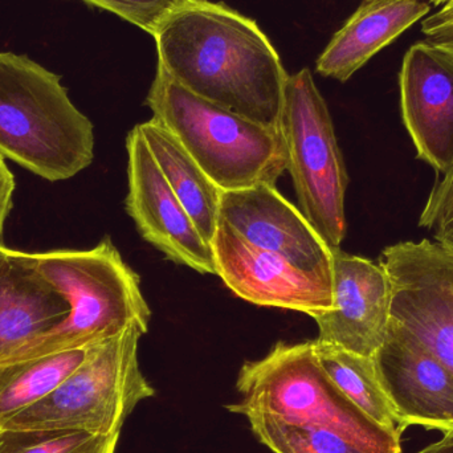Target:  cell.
Segmentation results:
<instances>
[{"instance_id": "7a4b0ae2", "label": "cell", "mask_w": 453, "mask_h": 453, "mask_svg": "<svg viewBox=\"0 0 453 453\" xmlns=\"http://www.w3.org/2000/svg\"><path fill=\"white\" fill-rule=\"evenodd\" d=\"M37 271L68 303L64 321L2 364L85 348L138 325L148 332L151 311L138 274L109 237L90 250L31 253ZM0 364V365H2Z\"/></svg>"}, {"instance_id": "d6986e66", "label": "cell", "mask_w": 453, "mask_h": 453, "mask_svg": "<svg viewBox=\"0 0 453 453\" xmlns=\"http://www.w3.org/2000/svg\"><path fill=\"white\" fill-rule=\"evenodd\" d=\"M93 345L0 365V422L53 393L87 359Z\"/></svg>"}, {"instance_id": "4fadbf2b", "label": "cell", "mask_w": 453, "mask_h": 453, "mask_svg": "<svg viewBox=\"0 0 453 453\" xmlns=\"http://www.w3.org/2000/svg\"><path fill=\"white\" fill-rule=\"evenodd\" d=\"M333 308L316 317L317 340L351 353L372 357L388 338L391 324L390 280L380 264L332 250Z\"/></svg>"}, {"instance_id": "4316f807", "label": "cell", "mask_w": 453, "mask_h": 453, "mask_svg": "<svg viewBox=\"0 0 453 453\" xmlns=\"http://www.w3.org/2000/svg\"><path fill=\"white\" fill-rule=\"evenodd\" d=\"M425 2L430 3V4H434V7H443V5L449 4L452 0H425Z\"/></svg>"}, {"instance_id": "8fae6325", "label": "cell", "mask_w": 453, "mask_h": 453, "mask_svg": "<svg viewBox=\"0 0 453 453\" xmlns=\"http://www.w3.org/2000/svg\"><path fill=\"white\" fill-rule=\"evenodd\" d=\"M372 358L402 430L453 431V372L393 317Z\"/></svg>"}, {"instance_id": "e0dca14e", "label": "cell", "mask_w": 453, "mask_h": 453, "mask_svg": "<svg viewBox=\"0 0 453 453\" xmlns=\"http://www.w3.org/2000/svg\"><path fill=\"white\" fill-rule=\"evenodd\" d=\"M165 180L210 244L220 220L222 190L207 177L180 141L156 119L137 125Z\"/></svg>"}, {"instance_id": "ac0fdd59", "label": "cell", "mask_w": 453, "mask_h": 453, "mask_svg": "<svg viewBox=\"0 0 453 453\" xmlns=\"http://www.w3.org/2000/svg\"><path fill=\"white\" fill-rule=\"evenodd\" d=\"M314 349L319 365L341 393L375 425L402 438L403 430L380 383L374 358L319 340L314 341Z\"/></svg>"}, {"instance_id": "5b68a950", "label": "cell", "mask_w": 453, "mask_h": 453, "mask_svg": "<svg viewBox=\"0 0 453 453\" xmlns=\"http://www.w3.org/2000/svg\"><path fill=\"white\" fill-rule=\"evenodd\" d=\"M234 414L261 412L282 422L332 431L369 453H402V438L359 411L317 358L314 341L279 342L264 358L245 362L236 383Z\"/></svg>"}, {"instance_id": "cb8c5ba5", "label": "cell", "mask_w": 453, "mask_h": 453, "mask_svg": "<svg viewBox=\"0 0 453 453\" xmlns=\"http://www.w3.org/2000/svg\"><path fill=\"white\" fill-rule=\"evenodd\" d=\"M427 42L453 52V8L443 5L426 16L420 24Z\"/></svg>"}, {"instance_id": "3957f363", "label": "cell", "mask_w": 453, "mask_h": 453, "mask_svg": "<svg viewBox=\"0 0 453 453\" xmlns=\"http://www.w3.org/2000/svg\"><path fill=\"white\" fill-rule=\"evenodd\" d=\"M0 156L50 182L73 178L95 158V127L61 76L12 52H0Z\"/></svg>"}, {"instance_id": "2e32d148", "label": "cell", "mask_w": 453, "mask_h": 453, "mask_svg": "<svg viewBox=\"0 0 453 453\" xmlns=\"http://www.w3.org/2000/svg\"><path fill=\"white\" fill-rule=\"evenodd\" d=\"M431 13L425 0H364L317 58V72L345 82Z\"/></svg>"}, {"instance_id": "9c48e42d", "label": "cell", "mask_w": 453, "mask_h": 453, "mask_svg": "<svg viewBox=\"0 0 453 453\" xmlns=\"http://www.w3.org/2000/svg\"><path fill=\"white\" fill-rule=\"evenodd\" d=\"M127 211L141 236L169 260L202 274H217L214 250L202 236L159 170L137 127L129 133Z\"/></svg>"}, {"instance_id": "83f0119b", "label": "cell", "mask_w": 453, "mask_h": 453, "mask_svg": "<svg viewBox=\"0 0 453 453\" xmlns=\"http://www.w3.org/2000/svg\"><path fill=\"white\" fill-rule=\"evenodd\" d=\"M447 5H449V7H452L453 8V0H452L451 3H449V4H447Z\"/></svg>"}, {"instance_id": "9a60e30c", "label": "cell", "mask_w": 453, "mask_h": 453, "mask_svg": "<svg viewBox=\"0 0 453 453\" xmlns=\"http://www.w3.org/2000/svg\"><path fill=\"white\" fill-rule=\"evenodd\" d=\"M69 306L31 253L0 245V364L64 321Z\"/></svg>"}, {"instance_id": "603a6c76", "label": "cell", "mask_w": 453, "mask_h": 453, "mask_svg": "<svg viewBox=\"0 0 453 453\" xmlns=\"http://www.w3.org/2000/svg\"><path fill=\"white\" fill-rule=\"evenodd\" d=\"M419 226L430 231L436 242L453 252V165L431 191Z\"/></svg>"}, {"instance_id": "ba28073f", "label": "cell", "mask_w": 453, "mask_h": 453, "mask_svg": "<svg viewBox=\"0 0 453 453\" xmlns=\"http://www.w3.org/2000/svg\"><path fill=\"white\" fill-rule=\"evenodd\" d=\"M391 317L453 372V252L425 239L385 248Z\"/></svg>"}, {"instance_id": "52a82bcc", "label": "cell", "mask_w": 453, "mask_h": 453, "mask_svg": "<svg viewBox=\"0 0 453 453\" xmlns=\"http://www.w3.org/2000/svg\"><path fill=\"white\" fill-rule=\"evenodd\" d=\"M280 132L300 211L330 250L340 248L349 177L329 108L308 68L288 79Z\"/></svg>"}, {"instance_id": "44dd1931", "label": "cell", "mask_w": 453, "mask_h": 453, "mask_svg": "<svg viewBox=\"0 0 453 453\" xmlns=\"http://www.w3.org/2000/svg\"><path fill=\"white\" fill-rule=\"evenodd\" d=\"M119 435L0 428V453H116Z\"/></svg>"}, {"instance_id": "d4e9b609", "label": "cell", "mask_w": 453, "mask_h": 453, "mask_svg": "<svg viewBox=\"0 0 453 453\" xmlns=\"http://www.w3.org/2000/svg\"><path fill=\"white\" fill-rule=\"evenodd\" d=\"M15 178L5 159L0 156V245H2L4 223L12 210L13 193H15Z\"/></svg>"}, {"instance_id": "6da1fadb", "label": "cell", "mask_w": 453, "mask_h": 453, "mask_svg": "<svg viewBox=\"0 0 453 453\" xmlns=\"http://www.w3.org/2000/svg\"><path fill=\"white\" fill-rule=\"evenodd\" d=\"M158 65L194 95L280 129L289 74L255 20L210 0H188L154 34Z\"/></svg>"}, {"instance_id": "484cf974", "label": "cell", "mask_w": 453, "mask_h": 453, "mask_svg": "<svg viewBox=\"0 0 453 453\" xmlns=\"http://www.w3.org/2000/svg\"><path fill=\"white\" fill-rule=\"evenodd\" d=\"M418 453H453V431L446 433L441 441Z\"/></svg>"}, {"instance_id": "7c38bea8", "label": "cell", "mask_w": 453, "mask_h": 453, "mask_svg": "<svg viewBox=\"0 0 453 453\" xmlns=\"http://www.w3.org/2000/svg\"><path fill=\"white\" fill-rule=\"evenodd\" d=\"M220 219L248 244L332 282V250L303 212L276 188L258 185L242 190H222Z\"/></svg>"}, {"instance_id": "7402d4cb", "label": "cell", "mask_w": 453, "mask_h": 453, "mask_svg": "<svg viewBox=\"0 0 453 453\" xmlns=\"http://www.w3.org/2000/svg\"><path fill=\"white\" fill-rule=\"evenodd\" d=\"M108 11L154 36L165 19L188 0H81Z\"/></svg>"}, {"instance_id": "8992f818", "label": "cell", "mask_w": 453, "mask_h": 453, "mask_svg": "<svg viewBox=\"0 0 453 453\" xmlns=\"http://www.w3.org/2000/svg\"><path fill=\"white\" fill-rule=\"evenodd\" d=\"M138 325L95 343L84 362L50 395L5 418L0 428L71 430L116 435L135 406L156 395L138 362Z\"/></svg>"}, {"instance_id": "ffe728a7", "label": "cell", "mask_w": 453, "mask_h": 453, "mask_svg": "<svg viewBox=\"0 0 453 453\" xmlns=\"http://www.w3.org/2000/svg\"><path fill=\"white\" fill-rule=\"evenodd\" d=\"M244 417L256 438L274 453H369L332 431L292 425L261 412Z\"/></svg>"}, {"instance_id": "5bb4252c", "label": "cell", "mask_w": 453, "mask_h": 453, "mask_svg": "<svg viewBox=\"0 0 453 453\" xmlns=\"http://www.w3.org/2000/svg\"><path fill=\"white\" fill-rule=\"evenodd\" d=\"M399 93L418 158L444 174L453 165V52L426 39L412 44L402 61Z\"/></svg>"}, {"instance_id": "30bf717a", "label": "cell", "mask_w": 453, "mask_h": 453, "mask_svg": "<svg viewBox=\"0 0 453 453\" xmlns=\"http://www.w3.org/2000/svg\"><path fill=\"white\" fill-rule=\"evenodd\" d=\"M211 247L217 276L237 297L258 306L301 311L313 319L333 308L332 282L248 244L222 219Z\"/></svg>"}, {"instance_id": "277c9868", "label": "cell", "mask_w": 453, "mask_h": 453, "mask_svg": "<svg viewBox=\"0 0 453 453\" xmlns=\"http://www.w3.org/2000/svg\"><path fill=\"white\" fill-rule=\"evenodd\" d=\"M146 105L153 119L180 141L220 190L276 188L287 170V148L280 129L194 95L161 65H157Z\"/></svg>"}]
</instances>
